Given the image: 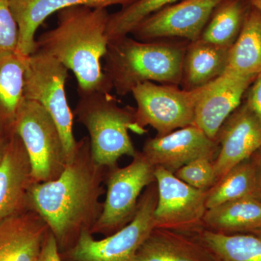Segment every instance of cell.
<instances>
[{"label": "cell", "mask_w": 261, "mask_h": 261, "mask_svg": "<svg viewBox=\"0 0 261 261\" xmlns=\"http://www.w3.org/2000/svg\"><path fill=\"white\" fill-rule=\"evenodd\" d=\"M107 168L96 163L89 137L78 141L76 152L61 176L34 183L29 207L45 221L60 252L69 248L83 231H92L102 213Z\"/></svg>", "instance_id": "6da1fadb"}, {"label": "cell", "mask_w": 261, "mask_h": 261, "mask_svg": "<svg viewBox=\"0 0 261 261\" xmlns=\"http://www.w3.org/2000/svg\"><path fill=\"white\" fill-rule=\"evenodd\" d=\"M110 14L104 8L76 5L58 12V25L36 40L35 51L53 57L74 73L80 95L111 92L101 59L107 53Z\"/></svg>", "instance_id": "7a4b0ae2"}, {"label": "cell", "mask_w": 261, "mask_h": 261, "mask_svg": "<svg viewBox=\"0 0 261 261\" xmlns=\"http://www.w3.org/2000/svg\"><path fill=\"white\" fill-rule=\"evenodd\" d=\"M183 39L141 42L128 36L110 39L105 74L116 94L132 93L137 84L159 82L180 86L182 63L188 45Z\"/></svg>", "instance_id": "3957f363"}, {"label": "cell", "mask_w": 261, "mask_h": 261, "mask_svg": "<svg viewBox=\"0 0 261 261\" xmlns=\"http://www.w3.org/2000/svg\"><path fill=\"white\" fill-rule=\"evenodd\" d=\"M80 97L75 116L88 130L91 153L96 163L110 168L118 166L123 156L135 157L138 151L128 130L141 135L136 126V108L121 107L111 92H94Z\"/></svg>", "instance_id": "277c9868"}, {"label": "cell", "mask_w": 261, "mask_h": 261, "mask_svg": "<svg viewBox=\"0 0 261 261\" xmlns=\"http://www.w3.org/2000/svg\"><path fill=\"white\" fill-rule=\"evenodd\" d=\"M158 201L156 182L145 189L134 219L117 232L97 240L83 231L69 248L61 252L63 261H134L141 245L154 229Z\"/></svg>", "instance_id": "5b68a950"}, {"label": "cell", "mask_w": 261, "mask_h": 261, "mask_svg": "<svg viewBox=\"0 0 261 261\" xmlns=\"http://www.w3.org/2000/svg\"><path fill=\"white\" fill-rule=\"evenodd\" d=\"M68 70L53 57L34 51L25 59L24 74L25 99L39 103L53 117L61 132L68 163L78 145L73 133V115L65 94Z\"/></svg>", "instance_id": "8992f818"}, {"label": "cell", "mask_w": 261, "mask_h": 261, "mask_svg": "<svg viewBox=\"0 0 261 261\" xmlns=\"http://www.w3.org/2000/svg\"><path fill=\"white\" fill-rule=\"evenodd\" d=\"M15 132L29 154L34 183L59 177L68 159L61 132L51 115L39 103L25 99L17 117Z\"/></svg>", "instance_id": "52a82bcc"}, {"label": "cell", "mask_w": 261, "mask_h": 261, "mask_svg": "<svg viewBox=\"0 0 261 261\" xmlns=\"http://www.w3.org/2000/svg\"><path fill=\"white\" fill-rule=\"evenodd\" d=\"M155 181L154 167L141 152H137L125 167L107 168L106 200L91 233L107 237L129 224L137 212L142 191Z\"/></svg>", "instance_id": "ba28073f"}, {"label": "cell", "mask_w": 261, "mask_h": 261, "mask_svg": "<svg viewBox=\"0 0 261 261\" xmlns=\"http://www.w3.org/2000/svg\"><path fill=\"white\" fill-rule=\"evenodd\" d=\"M202 89L187 91L179 86L151 82L137 84L132 94L137 103L136 126L141 135L147 126L156 130L157 135L164 136L194 125L195 106Z\"/></svg>", "instance_id": "9c48e42d"}, {"label": "cell", "mask_w": 261, "mask_h": 261, "mask_svg": "<svg viewBox=\"0 0 261 261\" xmlns=\"http://www.w3.org/2000/svg\"><path fill=\"white\" fill-rule=\"evenodd\" d=\"M154 176L158 201L154 228L191 234L203 229L207 191L187 185L161 167L154 168Z\"/></svg>", "instance_id": "30bf717a"}, {"label": "cell", "mask_w": 261, "mask_h": 261, "mask_svg": "<svg viewBox=\"0 0 261 261\" xmlns=\"http://www.w3.org/2000/svg\"><path fill=\"white\" fill-rule=\"evenodd\" d=\"M223 0H181L141 21L130 34L141 42L200 39L209 18Z\"/></svg>", "instance_id": "8fae6325"}, {"label": "cell", "mask_w": 261, "mask_h": 261, "mask_svg": "<svg viewBox=\"0 0 261 261\" xmlns=\"http://www.w3.org/2000/svg\"><path fill=\"white\" fill-rule=\"evenodd\" d=\"M216 140L198 127H185L164 136L146 140L142 153L152 166L174 173L182 166L200 158L214 161L219 152Z\"/></svg>", "instance_id": "7c38bea8"}, {"label": "cell", "mask_w": 261, "mask_h": 261, "mask_svg": "<svg viewBox=\"0 0 261 261\" xmlns=\"http://www.w3.org/2000/svg\"><path fill=\"white\" fill-rule=\"evenodd\" d=\"M216 140L219 146L214 161L217 181L261 147L260 120L244 99L220 127Z\"/></svg>", "instance_id": "4fadbf2b"}, {"label": "cell", "mask_w": 261, "mask_h": 261, "mask_svg": "<svg viewBox=\"0 0 261 261\" xmlns=\"http://www.w3.org/2000/svg\"><path fill=\"white\" fill-rule=\"evenodd\" d=\"M34 181L32 166L21 139H8L0 159V223L29 210V195Z\"/></svg>", "instance_id": "5bb4252c"}, {"label": "cell", "mask_w": 261, "mask_h": 261, "mask_svg": "<svg viewBox=\"0 0 261 261\" xmlns=\"http://www.w3.org/2000/svg\"><path fill=\"white\" fill-rule=\"evenodd\" d=\"M256 77H245L225 71L203 87L195 110L194 125L216 140L225 120L240 106Z\"/></svg>", "instance_id": "9a60e30c"}, {"label": "cell", "mask_w": 261, "mask_h": 261, "mask_svg": "<svg viewBox=\"0 0 261 261\" xmlns=\"http://www.w3.org/2000/svg\"><path fill=\"white\" fill-rule=\"evenodd\" d=\"M49 228L29 209L0 223V261H37Z\"/></svg>", "instance_id": "2e32d148"}, {"label": "cell", "mask_w": 261, "mask_h": 261, "mask_svg": "<svg viewBox=\"0 0 261 261\" xmlns=\"http://www.w3.org/2000/svg\"><path fill=\"white\" fill-rule=\"evenodd\" d=\"M137 0H9L12 13L18 23L19 40L17 51L29 57L35 51V34L49 15L76 5L104 8L112 5L128 6Z\"/></svg>", "instance_id": "e0dca14e"}, {"label": "cell", "mask_w": 261, "mask_h": 261, "mask_svg": "<svg viewBox=\"0 0 261 261\" xmlns=\"http://www.w3.org/2000/svg\"><path fill=\"white\" fill-rule=\"evenodd\" d=\"M134 261H216L191 233L154 228Z\"/></svg>", "instance_id": "ac0fdd59"}, {"label": "cell", "mask_w": 261, "mask_h": 261, "mask_svg": "<svg viewBox=\"0 0 261 261\" xmlns=\"http://www.w3.org/2000/svg\"><path fill=\"white\" fill-rule=\"evenodd\" d=\"M228 48L198 40L190 42L182 63L179 87L196 90L214 82L224 73L227 66Z\"/></svg>", "instance_id": "d6986e66"}, {"label": "cell", "mask_w": 261, "mask_h": 261, "mask_svg": "<svg viewBox=\"0 0 261 261\" xmlns=\"http://www.w3.org/2000/svg\"><path fill=\"white\" fill-rule=\"evenodd\" d=\"M27 58L18 51L0 54V130L7 137L15 133L17 117L25 100L24 74Z\"/></svg>", "instance_id": "ffe728a7"}, {"label": "cell", "mask_w": 261, "mask_h": 261, "mask_svg": "<svg viewBox=\"0 0 261 261\" xmlns=\"http://www.w3.org/2000/svg\"><path fill=\"white\" fill-rule=\"evenodd\" d=\"M204 228L214 232L252 233L261 229V202L246 197L207 209Z\"/></svg>", "instance_id": "44dd1931"}, {"label": "cell", "mask_w": 261, "mask_h": 261, "mask_svg": "<svg viewBox=\"0 0 261 261\" xmlns=\"http://www.w3.org/2000/svg\"><path fill=\"white\" fill-rule=\"evenodd\" d=\"M241 76L261 73V12L252 6L236 42L228 51L225 70Z\"/></svg>", "instance_id": "7402d4cb"}, {"label": "cell", "mask_w": 261, "mask_h": 261, "mask_svg": "<svg viewBox=\"0 0 261 261\" xmlns=\"http://www.w3.org/2000/svg\"><path fill=\"white\" fill-rule=\"evenodd\" d=\"M252 7L250 0H223L215 8L199 39L230 49Z\"/></svg>", "instance_id": "603a6c76"}, {"label": "cell", "mask_w": 261, "mask_h": 261, "mask_svg": "<svg viewBox=\"0 0 261 261\" xmlns=\"http://www.w3.org/2000/svg\"><path fill=\"white\" fill-rule=\"evenodd\" d=\"M216 261H261V240L252 233H192Z\"/></svg>", "instance_id": "cb8c5ba5"}, {"label": "cell", "mask_w": 261, "mask_h": 261, "mask_svg": "<svg viewBox=\"0 0 261 261\" xmlns=\"http://www.w3.org/2000/svg\"><path fill=\"white\" fill-rule=\"evenodd\" d=\"M255 198V178L250 159L228 171L206 194V207L213 208L231 201Z\"/></svg>", "instance_id": "d4e9b609"}, {"label": "cell", "mask_w": 261, "mask_h": 261, "mask_svg": "<svg viewBox=\"0 0 261 261\" xmlns=\"http://www.w3.org/2000/svg\"><path fill=\"white\" fill-rule=\"evenodd\" d=\"M181 0H137L120 11L110 15L107 27L108 39L128 36L149 15Z\"/></svg>", "instance_id": "484cf974"}, {"label": "cell", "mask_w": 261, "mask_h": 261, "mask_svg": "<svg viewBox=\"0 0 261 261\" xmlns=\"http://www.w3.org/2000/svg\"><path fill=\"white\" fill-rule=\"evenodd\" d=\"M173 174L176 178L197 190L207 191L216 181L214 161L200 158L187 163Z\"/></svg>", "instance_id": "4316f807"}, {"label": "cell", "mask_w": 261, "mask_h": 261, "mask_svg": "<svg viewBox=\"0 0 261 261\" xmlns=\"http://www.w3.org/2000/svg\"><path fill=\"white\" fill-rule=\"evenodd\" d=\"M19 29L9 0H0V54L18 49Z\"/></svg>", "instance_id": "83f0119b"}, {"label": "cell", "mask_w": 261, "mask_h": 261, "mask_svg": "<svg viewBox=\"0 0 261 261\" xmlns=\"http://www.w3.org/2000/svg\"><path fill=\"white\" fill-rule=\"evenodd\" d=\"M244 100L252 108L261 121V73L247 89Z\"/></svg>", "instance_id": "f1b7e54d"}, {"label": "cell", "mask_w": 261, "mask_h": 261, "mask_svg": "<svg viewBox=\"0 0 261 261\" xmlns=\"http://www.w3.org/2000/svg\"><path fill=\"white\" fill-rule=\"evenodd\" d=\"M37 261H63L56 239L50 231L44 240Z\"/></svg>", "instance_id": "f546056e"}, {"label": "cell", "mask_w": 261, "mask_h": 261, "mask_svg": "<svg viewBox=\"0 0 261 261\" xmlns=\"http://www.w3.org/2000/svg\"><path fill=\"white\" fill-rule=\"evenodd\" d=\"M255 178V198L261 202V147L249 158Z\"/></svg>", "instance_id": "4dcf8cb0"}, {"label": "cell", "mask_w": 261, "mask_h": 261, "mask_svg": "<svg viewBox=\"0 0 261 261\" xmlns=\"http://www.w3.org/2000/svg\"><path fill=\"white\" fill-rule=\"evenodd\" d=\"M11 137V136H10ZM10 137H7L6 135L0 130V159H1L2 154H3V150H4L5 146L8 142V139Z\"/></svg>", "instance_id": "1f68e13d"}, {"label": "cell", "mask_w": 261, "mask_h": 261, "mask_svg": "<svg viewBox=\"0 0 261 261\" xmlns=\"http://www.w3.org/2000/svg\"><path fill=\"white\" fill-rule=\"evenodd\" d=\"M252 6L261 12V0H250Z\"/></svg>", "instance_id": "d6a6232c"}, {"label": "cell", "mask_w": 261, "mask_h": 261, "mask_svg": "<svg viewBox=\"0 0 261 261\" xmlns=\"http://www.w3.org/2000/svg\"><path fill=\"white\" fill-rule=\"evenodd\" d=\"M252 234L255 235V236L257 237L259 239L261 240V229L257 230V231H254L253 233H252Z\"/></svg>", "instance_id": "836d02e7"}]
</instances>
